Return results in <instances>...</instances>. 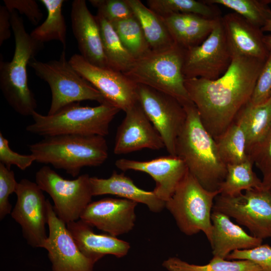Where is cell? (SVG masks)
Returning <instances> with one entry per match:
<instances>
[{"instance_id": "1", "label": "cell", "mask_w": 271, "mask_h": 271, "mask_svg": "<svg viewBox=\"0 0 271 271\" xmlns=\"http://www.w3.org/2000/svg\"><path fill=\"white\" fill-rule=\"evenodd\" d=\"M265 60L234 56L216 80L185 79V86L202 124L216 141L234 122L249 101Z\"/></svg>"}, {"instance_id": "2", "label": "cell", "mask_w": 271, "mask_h": 271, "mask_svg": "<svg viewBox=\"0 0 271 271\" xmlns=\"http://www.w3.org/2000/svg\"><path fill=\"white\" fill-rule=\"evenodd\" d=\"M183 106L186 119L177 138L176 156L205 189L219 191L226 175V165L220 156L216 141L202 124L195 105L191 103Z\"/></svg>"}, {"instance_id": "3", "label": "cell", "mask_w": 271, "mask_h": 271, "mask_svg": "<svg viewBox=\"0 0 271 271\" xmlns=\"http://www.w3.org/2000/svg\"><path fill=\"white\" fill-rule=\"evenodd\" d=\"M11 13L15 51L10 61L0 56V89L10 106L23 116H31L36 111L37 101L28 83L27 66L42 49L43 44L34 39L26 30L18 13Z\"/></svg>"}, {"instance_id": "4", "label": "cell", "mask_w": 271, "mask_h": 271, "mask_svg": "<svg viewBox=\"0 0 271 271\" xmlns=\"http://www.w3.org/2000/svg\"><path fill=\"white\" fill-rule=\"evenodd\" d=\"M29 148L35 162L62 169L73 177L78 176L84 167L101 165L108 156L106 141L100 136L47 137Z\"/></svg>"}, {"instance_id": "5", "label": "cell", "mask_w": 271, "mask_h": 271, "mask_svg": "<svg viewBox=\"0 0 271 271\" xmlns=\"http://www.w3.org/2000/svg\"><path fill=\"white\" fill-rule=\"evenodd\" d=\"M119 109L106 102L95 106L79 102L67 105L54 114L43 115L36 111L27 131L44 138L65 134L100 136L109 133V125Z\"/></svg>"}, {"instance_id": "6", "label": "cell", "mask_w": 271, "mask_h": 271, "mask_svg": "<svg viewBox=\"0 0 271 271\" xmlns=\"http://www.w3.org/2000/svg\"><path fill=\"white\" fill-rule=\"evenodd\" d=\"M185 51L176 44L162 49L151 50L136 59L124 74L137 84L172 96L183 106L193 103L185 87L182 72Z\"/></svg>"}, {"instance_id": "7", "label": "cell", "mask_w": 271, "mask_h": 271, "mask_svg": "<svg viewBox=\"0 0 271 271\" xmlns=\"http://www.w3.org/2000/svg\"><path fill=\"white\" fill-rule=\"evenodd\" d=\"M219 191L205 189L188 171L165 208L173 216L180 231L191 236L203 232L209 241L212 236L211 214Z\"/></svg>"}, {"instance_id": "8", "label": "cell", "mask_w": 271, "mask_h": 271, "mask_svg": "<svg viewBox=\"0 0 271 271\" xmlns=\"http://www.w3.org/2000/svg\"><path fill=\"white\" fill-rule=\"evenodd\" d=\"M29 66L51 89L52 100L47 114H54L67 105L83 100L96 101L99 104L107 102L99 91L66 59L65 49L58 60L42 62L34 59Z\"/></svg>"}, {"instance_id": "9", "label": "cell", "mask_w": 271, "mask_h": 271, "mask_svg": "<svg viewBox=\"0 0 271 271\" xmlns=\"http://www.w3.org/2000/svg\"><path fill=\"white\" fill-rule=\"evenodd\" d=\"M35 178L41 189L51 197L57 216L66 224L80 219L82 212L91 202L93 195L88 174L68 180L44 166L37 172Z\"/></svg>"}, {"instance_id": "10", "label": "cell", "mask_w": 271, "mask_h": 271, "mask_svg": "<svg viewBox=\"0 0 271 271\" xmlns=\"http://www.w3.org/2000/svg\"><path fill=\"white\" fill-rule=\"evenodd\" d=\"M213 211L233 218L255 237L271 238V190L252 188L234 196L219 194Z\"/></svg>"}, {"instance_id": "11", "label": "cell", "mask_w": 271, "mask_h": 271, "mask_svg": "<svg viewBox=\"0 0 271 271\" xmlns=\"http://www.w3.org/2000/svg\"><path fill=\"white\" fill-rule=\"evenodd\" d=\"M232 60V54L221 17L201 44L185 50L183 74L185 79L216 80L226 72Z\"/></svg>"}, {"instance_id": "12", "label": "cell", "mask_w": 271, "mask_h": 271, "mask_svg": "<svg viewBox=\"0 0 271 271\" xmlns=\"http://www.w3.org/2000/svg\"><path fill=\"white\" fill-rule=\"evenodd\" d=\"M138 101L161 136L167 152L176 156L177 138L185 123L186 112L176 98L151 87L138 84Z\"/></svg>"}, {"instance_id": "13", "label": "cell", "mask_w": 271, "mask_h": 271, "mask_svg": "<svg viewBox=\"0 0 271 271\" xmlns=\"http://www.w3.org/2000/svg\"><path fill=\"white\" fill-rule=\"evenodd\" d=\"M69 61L107 102L120 110L125 112L138 102V84L123 73L93 65L78 54L73 55Z\"/></svg>"}, {"instance_id": "14", "label": "cell", "mask_w": 271, "mask_h": 271, "mask_svg": "<svg viewBox=\"0 0 271 271\" xmlns=\"http://www.w3.org/2000/svg\"><path fill=\"white\" fill-rule=\"evenodd\" d=\"M37 183L27 179L18 184L17 202L11 214L21 227L23 237L33 247H40L47 238V199Z\"/></svg>"}, {"instance_id": "15", "label": "cell", "mask_w": 271, "mask_h": 271, "mask_svg": "<svg viewBox=\"0 0 271 271\" xmlns=\"http://www.w3.org/2000/svg\"><path fill=\"white\" fill-rule=\"evenodd\" d=\"M49 234L42 248L47 250L53 271H93L95 263L79 249L67 228L47 199Z\"/></svg>"}, {"instance_id": "16", "label": "cell", "mask_w": 271, "mask_h": 271, "mask_svg": "<svg viewBox=\"0 0 271 271\" xmlns=\"http://www.w3.org/2000/svg\"><path fill=\"white\" fill-rule=\"evenodd\" d=\"M118 126L113 152L125 154L144 149L158 150L165 147L164 142L138 101L125 112Z\"/></svg>"}, {"instance_id": "17", "label": "cell", "mask_w": 271, "mask_h": 271, "mask_svg": "<svg viewBox=\"0 0 271 271\" xmlns=\"http://www.w3.org/2000/svg\"><path fill=\"white\" fill-rule=\"evenodd\" d=\"M138 203L126 199L105 198L90 202L80 219L99 230L117 236L130 231L135 225Z\"/></svg>"}, {"instance_id": "18", "label": "cell", "mask_w": 271, "mask_h": 271, "mask_svg": "<svg viewBox=\"0 0 271 271\" xmlns=\"http://www.w3.org/2000/svg\"><path fill=\"white\" fill-rule=\"evenodd\" d=\"M115 165L123 171L133 170L149 174L156 183L153 191L165 202L173 195L188 171L180 157L171 155L146 161L122 158L117 160Z\"/></svg>"}, {"instance_id": "19", "label": "cell", "mask_w": 271, "mask_h": 271, "mask_svg": "<svg viewBox=\"0 0 271 271\" xmlns=\"http://www.w3.org/2000/svg\"><path fill=\"white\" fill-rule=\"evenodd\" d=\"M70 17L72 32L80 55L93 65L109 67L103 52L98 24L95 16L89 10L85 1L72 2Z\"/></svg>"}, {"instance_id": "20", "label": "cell", "mask_w": 271, "mask_h": 271, "mask_svg": "<svg viewBox=\"0 0 271 271\" xmlns=\"http://www.w3.org/2000/svg\"><path fill=\"white\" fill-rule=\"evenodd\" d=\"M222 22L232 57L266 60L270 51L264 42V35L261 28L235 12L222 17Z\"/></svg>"}, {"instance_id": "21", "label": "cell", "mask_w": 271, "mask_h": 271, "mask_svg": "<svg viewBox=\"0 0 271 271\" xmlns=\"http://www.w3.org/2000/svg\"><path fill=\"white\" fill-rule=\"evenodd\" d=\"M67 227L82 253L95 262L107 254L123 257L130 248L129 243L116 236L95 233L92 226L80 219L67 224Z\"/></svg>"}, {"instance_id": "22", "label": "cell", "mask_w": 271, "mask_h": 271, "mask_svg": "<svg viewBox=\"0 0 271 271\" xmlns=\"http://www.w3.org/2000/svg\"><path fill=\"white\" fill-rule=\"evenodd\" d=\"M210 243L213 257L226 259L235 250L253 248L262 244L261 239L248 235L225 214L212 211Z\"/></svg>"}, {"instance_id": "23", "label": "cell", "mask_w": 271, "mask_h": 271, "mask_svg": "<svg viewBox=\"0 0 271 271\" xmlns=\"http://www.w3.org/2000/svg\"><path fill=\"white\" fill-rule=\"evenodd\" d=\"M93 196L110 194L146 205L153 212L158 213L165 208L166 202L152 191L137 186L133 181L123 173L113 171L106 179L90 177Z\"/></svg>"}, {"instance_id": "24", "label": "cell", "mask_w": 271, "mask_h": 271, "mask_svg": "<svg viewBox=\"0 0 271 271\" xmlns=\"http://www.w3.org/2000/svg\"><path fill=\"white\" fill-rule=\"evenodd\" d=\"M161 17L174 43L185 50L201 44L210 34L218 19L183 13Z\"/></svg>"}, {"instance_id": "25", "label": "cell", "mask_w": 271, "mask_h": 271, "mask_svg": "<svg viewBox=\"0 0 271 271\" xmlns=\"http://www.w3.org/2000/svg\"><path fill=\"white\" fill-rule=\"evenodd\" d=\"M234 121L245 132L249 156L271 130V97L259 105H252L248 101L240 110Z\"/></svg>"}, {"instance_id": "26", "label": "cell", "mask_w": 271, "mask_h": 271, "mask_svg": "<svg viewBox=\"0 0 271 271\" xmlns=\"http://www.w3.org/2000/svg\"><path fill=\"white\" fill-rule=\"evenodd\" d=\"M139 21L151 50L172 46L175 43L162 18L140 0H126Z\"/></svg>"}, {"instance_id": "27", "label": "cell", "mask_w": 271, "mask_h": 271, "mask_svg": "<svg viewBox=\"0 0 271 271\" xmlns=\"http://www.w3.org/2000/svg\"><path fill=\"white\" fill-rule=\"evenodd\" d=\"M98 24L104 54L108 67L123 74L132 66L136 59L121 42L111 24L100 14L95 15Z\"/></svg>"}, {"instance_id": "28", "label": "cell", "mask_w": 271, "mask_h": 271, "mask_svg": "<svg viewBox=\"0 0 271 271\" xmlns=\"http://www.w3.org/2000/svg\"><path fill=\"white\" fill-rule=\"evenodd\" d=\"M47 11L42 24L30 33L37 41L44 43L53 40L59 41L65 49L67 41V26L62 13L63 0H40Z\"/></svg>"}, {"instance_id": "29", "label": "cell", "mask_w": 271, "mask_h": 271, "mask_svg": "<svg viewBox=\"0 0 271 271\" xmlns=\"http://www.w3.org/2000/svg\"><path fill=\"white\" fill-rule=\"evenodd\" d=\"M253 164L249 159L242 163L227 165L225 178L219 189V194L234 196L243 190L262 188V180L254 172Z\"/></svg>"}, {"instance_id": "30", "label": "cell", "mask_w": 271, "mask_h": 271, "mask_svg": "<svg viewBox=\"0 0 271 271\" xmlns=\"http://www.w3.org/2000/svg\"><path fill=\"white\" fill-rule=\"evenodd\" d=\"M216 142L220 156L226 166L250 159L245 132L236 122L234 121Z\"/></svg>"}, {"instance_id": "31", "label": "cell", "mask_w": 271, "mask_h": 271, "mask_svg": "<svg viewBox=\"0 0 271 271\" xmlns=\"http://www.w3.org/2000/svg\"><path fill=\"white\" fill-rule=\"evenodd\" d=\"M147 2L148 7L161 17L177 13L193 14L212 19L221 17L214 5L204 1L148 0Z\"/></svg>"}, {"instance_id": "32", "label": "cell", "mask_w": 271, "mask_h": 271, "mask_svg": "<svg viewBox=\"0 0 271 271\" xmlns=\"http://www.w3.org/2000/svg\"><path fill=\"white\" fill-rule=\"evenodd\" d=\"M163 266L168 271H262L254 262L245 259L225 260L213 257L204 265L189 263L176 257L165 260Z\"/></svg>"}, {"instance_id": "33", "label": "cell", "mask_w": 271, "mask_h": 271, "mask_svg": "<svg viewBox=\"0 0 271 271\" xmlns=\"http://www.w3.org/2000/svg\"><path fill=\"white\" fill-rule=\"evenodd\" d=\"M111 24L124 46L136 59L151 50L142 27L134 16Z\"/></svg>"}, {"instance_id": "34", "label": "cell", "mask_w": 271, "mask_h": 271, "mask_svg": "<svg viewBox=\"0 0 271 271\" xmlns=\"http://www.w3.org/2000/svg\"><path fill=\"white\" fill-rule=\"evenodd\" d=\"M212 5L223 6L234 11L254 26L261 28L268 19L271 1L258 0H207Z\"/></svg>"}, {"instance_id": "35", "label": "cell", "mask_w": 271, "mask_h": 271, "mask_svg": "<svg viewBox=\"0 0 271 271\" xmlns=\"http://www.w3.org/2000/svg\"><path fill=\"white\" fill-rule=\"evenodd\" d=\"M97 13L110 23L134 16L126 0H89Z\"/></svg>"}, {"instance_id": "36", "label": "cell", "mask_w": 271, "mask_h": 271, "mask_svg": "<svg viewBox=\"0 0 271 271\" xmlns=\"http://www.w3.org/2000/svg\"><path fill=\"white\" fill-rule=\"evenodd\" d=\"M226 259L249 260L257 264L262 271H271V246L261 244L251 249L235 250Z\"/></svg>"}, {"instance_id": "37", "label": "cell", "mask_w": 271, "mask_h": 271, "mask_svg": "<svg viewBox=\"0 0 271 271\" xmlns=\"http://www.w3.org/2000/svg\"><path fill=\"white\" fill-rule=\"evenodd\" d=\"M18 183L15 173L10 168L0 163V219L3 220L12 212L9 196L15 193Z\"/></svg>"}, {"instance_id": "38", "label": "cell", "mask_w": 271, "mask_h": 271, "mask_svg": "<svg viewBox=\"0 0 271 271\" xmlns=\"http://www.w3.org/2000/svg\"><path fill=\"white\" fill-rule=\"evenodd\" d=\"M271 97V51L258 76L249 102L252 105L265 102Z\"/></svg>"}, {"instance_id": "39", "label": "cell", "mask_w": 271, "mask_h": 271, "mask_svg": "<svg viewBox=\"0 0 271 271\" xmlns=\"http://www.w3.org/2000/svg\"><path fill=\"white\" fill-rule=\"evenodd\" d=\"M35 158L30 155H21L12 150L8 140L0 132V163L9 168L15 165L22 170H25L32 165Z\"/></svg>"}, {"instance_id": "40", "label": "cell", "mask_w": 271, "mask_h": 271, "mask_svg": "<svg viewBox=\"0 0 271 271\" xmlns=\"http://www.w3.org/2000/svg\"><path fill=\"white\" fill-rule=\"evenodd\" d=\"M249 157L263 176L271 171V130L263 141L250 152Z\"/></svg>"}, {"instance_id": "41", "label": "cell", "mask_w": 271, "mask_h": 271, "mask_svg": "<svg viewBox=\"0 0 271 271\" xmlns=\"http://www.w3.org/2000/svg\"><path fill=\"white\" fill-rule=\"evenodd\" d=\"M4 3L10 12L15 11L25 15L34 25H37L43 18V13L36 1L4 0Z\"/></svg>"}, {"instance_id": "42", "label": "cell", "mask_w": 271, "mask_h": 271, "mask_svg": "<svg viewBox=\"0 0 271 271\" xmlns=\"http://www.w3.org/2000/svg\"><path fill=\"white\" fill-rule=\"evenodd\" d=\"M11 13L5 6H0V46L11 36Z\"/></svg>"}, {"instance_id": "43", "label": "cell", "mask_w": 271, "mask_h": 271, "mask_svg": "<svg viewBox=\"0 0 271 271\" xmlns=\"http://www.w3.org/2000/svg\"><path fill=\"white\" fill-rule=\"evenodd\" d=\"M262 180V188L265 189L271 190V171L266 175L263 176Z\"/></svg>"}, {"instance_id": "44", "label": "cell", "mask_w": 271, "mask_h": 271, "mask_svg": "<svg viewBox=\"0 0 271 271\" xmlns=\"http://www.w3.org/2000/svg\"><path fill=\"white\" fill-rule=\"evenodd\" d=\"M261 30L263 32H267L271 33V12L268 19L265 25L261 28Z\"/></svg>"}, {"instance_id": "45", "label": "cell", "mask_w": 271, "mask_h": 271, "mask_svg": "<svg viewBox=\"0 0 271 271\" xmlns=\"http://www.w3.org/2000/svg\"><path fill=\"white\" fill-rule=\"evenodd\" d=\"M264 42L269 51H271V34L264 35Z\"/></svg>"}]
</instances>
